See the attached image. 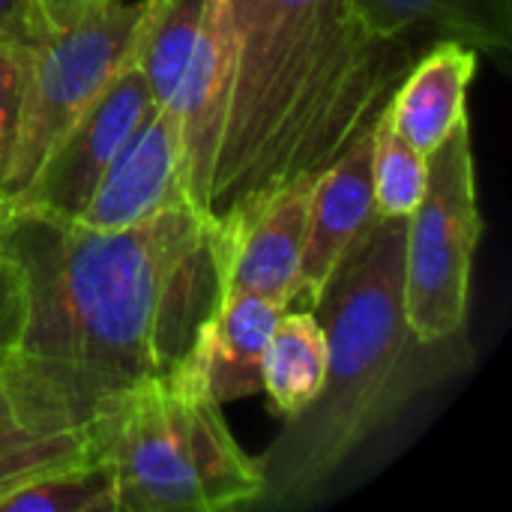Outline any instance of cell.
Returning a JSON list of instances; mask_svg holds the SVG:
<instances>
[{"instance_id": "obj_1", "label": "cell", "mask_w": 512, "mask_h": 512, "mask_svg": "<svg viewBox=\"0 0 512 512\" xmlns=\"http://www.w3.org/2000/svg\"><path fill=\"white\" fill-rule=\"evenodd\" d=\"M0 237L27 303L9 363L78 426L180 366L222 294L216 231L195 207L120 231L9 210Z\"/></svg>"}, {"instance_id": "obj_2", "label": "cell", "mask_w": 512, "mask_h": 512, "mask_svg": "<svg viewBox=\"0 0 512 512\" xmlns=\"http://www.w3.org/2000/svg\"><path fill=\"white\" fill-rule=\"evenodd\" d=\"M213 105L192 207L210 225L327 171L417 60L372 36L354 0H207Z\"/></svg>"}, {"instance_id": "obj_3", "label": "cell", "mask_w": 512, "mask_h": 512, "mask_svg": "<svg viewBox=\"0 0 512 512\" xmlns=\"http://www.w3.org/2000/svg\"><path fill=\"white\" fill-rule=\"evenodd\" d=\"M405 225L375 213L309 306L327 336V372L318 396L285 420L258 459L261 501L294 504L324 486L372 432L450 369L444 354L462 336L423 342L405 318Z\"/></svg>"}, {"instance_id": "obj_4", "label": "cell", "mask_w": 512, "mask_h": 512, "mask_svg": "<svg viewBox=\"0 0 512 512\" xmlns=\"http://www.w3.org/2000/svg\"><path fill=\"white\" fill-rule=\"evenodd\" d=\"M96 429L120 512H219L264 495L258 459L237 444L192 354L126 390Z\"/></svg>"}, {"instance_id": "obj_5", "label": "cell", "mask_w": 512, "mask_h": 512, "mask_svg": "<svg viewBox=\"0 0 512 512\" xmlns=\"http://www.w3.org/2000/svg\"><path fill=\"white\" fill-rule=\"evenodd\" d=\"M147 0H96L51 24L27 51L15 144L0 207L15 201L57 138L132 60Z\"/></svg>"}, {"instance_id": "obj_6", "label": "cell", "mask_w": 512, "mask_h": 512, "mask_svg": "<svg viewBox=\"0 0 512 512\" xmlns=\"http://www.w3.org/2000/svg\"><path fill=\"white\" fill-rule=\"evenodd\" d=\"M483 234L468 120L429 153V180L405 225V318L423 342L456 339L468 321Z\"/></svg>"}, {"instance_id": "obj_7", "label": "cell", "mask_w": 512, "mask_h": 512, "mask_svg": "<svg viewBox=\"0 0 512 512\" xmlns=\"http://www.w3.org/2000/svg\"><path fill=\"white\" fill-rule=\"evenodd\" d=\"M153 108V93L132 57L57 138L27 189L0 207V213L33 210L57 219H78L114 153Z\"/></svg>"}, {"instance_id": "obj_8", "label": "cell", "mask_w": 512, "mask_h": 512, "mask_svg": "<svg viewBox=\"0 0 512 512\" xmlns=\"http://www.w3.org/2000/svg\"><path fill=\"white\" fill-rule=\"evenodd\" d=\"M171 207H192L183 132L177 111L156 105L114 153L90 201L72 222L93 231H120Z\"/></svg>"}, {"instance_id": "obj_9", "label": "cell", "mask_w": 512, "mask_h": 512, "mask_svg": "<svg viewBox=\"0 0 512 512\" xmlns=\"http://www.w3.org/2000/svg\"><path fill=\"white\" fill-rule=\"evenodd\" d=\"M312 186L315 177L297 180L213 225L222 294H261L282 306L294 303Z\"/></svg>"}, {"instance_id": "obj_10", "label": "cell", "mask_w": 512, "mask_h": 512, "mask_svg": "<svg viewBox=\"0 0 512 512\" xmlns=\"http://www.w3.org/2000/svg\"><path fill=\"white\" fill-rule=\"evenodd\" d=\"M102 453L99 429L72 423L0 357V501L18 486Z\"/></svg>"}, {"instance_id": "obj_11", "label": "cell", "mask_w": 512, "mask_h": 512, "mask_svg": "<svg viewBox=\"0 0 512 512\" xmlns=\"http://www.w3.org/2000/svg\"><path fill=\"white\" fill-rule=\"evenodd\" d=\"M375 216L372 198V129L360 135L327 171L315 177L309 201V225L300 261V297L309 306L327 279Z\"/></svg>"}, {"instance_id": "obj_12", "label": "cell", "mask_w": 512, "mask_h": 512, "mask_svg": "<svg viewBox=\"0 0 512 512\" xmlns=\"http://www.w3.org/2000/svg\"><path fill=\"white\" fill-rule=\"evenodd\" d=\"M477 75V51L456 39H438L411 63L387 99L393 129L420 153L441 147L468 120V87Z\"/></svg>"}, {"instance_id": "obj_13", "label": "cell", "mask_w": 512, "mask_h": 512, "mask_svg": "<svg viewBox=\"0 0 512 512\" xmlns=\"http://www.w3.org/2000/svg\"><path fill=\"white\" fill-rule=\"evenodd\" d=\"M285 309L288 306L261 294H219L189 354L222 405L261 393L264 345Z\"/></svg>"}, {"instance_id": "obj_14", "label": "cell", "mask_w": 512, "mask_h": 512, "mask_svg": "<svg viewBox=\"0 0 512 512\" xmlns=\"http://www.w3.org/2000/svg\"><path fill=\"white\" fill-rule=\"evenodd\" d=\"M354 9L381 39H456L498 57L512 48V0H354Z\"/></svg>"}, {"instance_id": "obj_15", "label": "cell", "mask_w": 512, "mask_h": 512, "mask_svg": "<svg viewBox=\"0 0 512 512\" xmlns=\"http://www.w3.org/2000/svg\"><path fill=\"white\" fill-rule=\"evenodd\" d=\"M327 372V336L312 309H285L264 345L261 393L279 417L300 414L321 390Z\"/></svg>"}, {"instance_id": "obj_16", "label": "cell", "mask_w": 512, "mask_h": 512, "mask_svg": "<svg viewBox=\"0 0 512 512\" xmlns=\"http://www.w3.org/2000/svg\"><path fill=\"white\" fill-rule=\"evenodd\" d=\"M207 0H147L135 39V63L156 105H171L195 54Z\"/></svg>"}, {"instance_id": "obj_17", "label": "cell", "mask_w": 512, "mask_h": 512, "mask_svg": "<svg viewBox=\"0 0 512 512\" xmlns=\"http://www.w3.org/2000/svg\"><path fill=\"white\" fill-rule=\"evenodd\" d=\"M0 512H120L114 462L99 453L48 471L0 501Z\"/></svg>"}, {"instance_id": "obj_18", "label": "cell", "mask_w": 512, "mask_h": 512, "mask_svg": "<svg viewBox=\"0 0 512 512\" xmlns=\"http://www.w3.org/2000/svg\"><path fill=\"white\" fill-rule=\"evenodd\" d=\"M429 180V156L420 153L408 138H402L390 117L387 108L372 123V198H375V213L390 216V219H408Z\"/></svg>"}, {"instance_id": "obj_19", "label": "cell", "mask_w": 512, "mask_h": 512, "mask_svg": "<svg viewBox=\"0 0 512 512\" xmlns=\"http://www.w3.org/2000/svg\"><path fill=\"white\" fill-rule=\"evenodd\" d=\"M27 51L30 48L0 45V183H3V174H6V165H9V153H12V144H15Z\"/></svg>"}, {"instance_id": "obj_20", "label": "cell", "mask_w": 512, "mask_h": 512, "mask_svg": "<svg viewBox=\"0 0 512 512\" xmlns=\"http://www.w3.org/2000/svg\"><path fill=\"white\" fill-rule=\"evenodd\" d=\"M24 282L18 261L0 237V357H9L24 330Z\"/></svg>"}, {"instance_id": "obj_21", "label": "cell", "mask_w": 512, "mask_h": 512, "mask_svg": "<svg viewBox=\"0 0 512 512\" xmlns=\"http://www.w3.org/2000/svg\"><path fill=\"white\" fill-rule=\"evenodd\" d=\"M48 24L30 6V0H0V45L33 48Z\"/></svg>"}, {"instance_id": "obj_22", "label": "cell", "mask_w": 512, "mask_h": 512, "mask_svg": "<svg viewBox=\"0 0 512 512\" xmlns=\"http://www.w3.org/2000/svg\"><path fill=\"white\" fill-rule=\"evenodd\" d=\"M90 3H96V0H30V6L42 15V21L48 27L69 18V15H75V12H81Z\"/></svg>"}]
</instances>
